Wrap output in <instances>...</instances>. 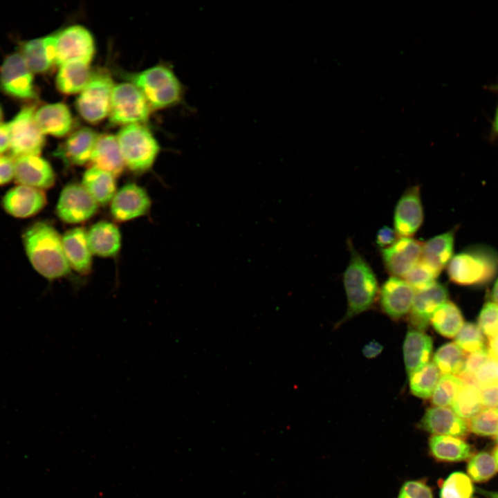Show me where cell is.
<instances>
[{
    "instance_id": "1",
    "label": "cell",
    "mask_w": 498,
    "mask_h": 498,
    "mask_svg": "<svg viewBox=\"0 0 498 498\" xmlns=\"http://www.w3.org/2000/svg\"><path fill=\"white\" fill-rule=\"evenodd\" d=\"M23 242L30 264L42 276L53 281L70 274L62 237L53 225L44 221L33 223L24 232Z\"/></svg>"
},
{
    "instance_id": "2",
    "label": "cell",
    "mask_w": 498,
    "mask_h": 498,
    "mask_svg": "<svg viewBox=\"0 0 498 498\" xmlns=\"http://www.w3.org/2000/svg\"><path fill=\"white\" fill-rule=\"evenodd\" d=\"M449 279L461 286L490 282L498 273V254L492 248L475 246L453 255L447 266Z\"/></svg>"
},
{
    "instance_id": "3",
    "label": "cell",
    "mask_w": 498,
    "mask_h": 498,
    "mask_svg": "<svg viewBox=\"0 0 498 498\" xmlns=\"http://www.w3.org/2000/svg\"><path fill=\"white\" fill-rule=\"evenodd\" d=\"M349 261L343 280L348 300L345 319H349L369 309L378 290L376 275L365 259L348 242Z\"/></svg>"
},
{
    "instance_id": "4",
    "label": "cell",
    "mask_w": 498,
    "mask_h": 498,
    "mask_svg": "<svg viewBox=\"0 0 498 498\" xmlns=\"http://www.w3.org/2000/svg\"><path fill=\"white\" fill-rule=\"evenodd\" d=\"M126 78L141 91L151 109L176 105L183 98L181 82L172 68L165 65H156L127 74Z\"/></svg>"
},
{
    "instance_id": "5",
    "label": "cell",
    "mask_w": 498,
    "mask_h": 498,
    "mask_svg": "<svg viewBox=\"0 0 498 498\" xmlns=\"http://www.w3.org/2000/svg\"><path fill=\"white\" fill-rule=\"evenodd\" d=\"M124 165L131 171L143 173L153 165L160 146L143 124L123 126L116 136Z\"/></svg>"
},
{
    "instance_id": "6",
    "label": "cell",
    "mask_w": 498,
    "mask_h": 498,
    "mask_svg": "<svg viewBox=\"0 0 498 498\" xmlns=\"http://www.w3.org/2000/svg\"><path fill=\"white\" fill-rule=\"evenodd\" d=\"M151 110L145 96L133 83L114 85L108 116L111 124L123 126L143 124Z\"/></svg>"
},
{
    "instance_id": "7",
    "label": "cell",
    "mask_w": 498,
    "mask_h": 498,
    "mask_svg": "<svg viewBox=\"0 0 498 498\" xmlns=\"http://www.w3.org/2000/svg\"><path fill=\"white\" fill-rule=\"evenodd\" d=\"M114 85L108 72L101 70L92 72L76 101L77 109L83 119L95 124L109 116Z\"/></svg>"
},
{
    "instance_id": "8",
    "label": "cell",
    "mask_w": 498,
    "mask_h": 498,
    "mask_svg": "<svg viewBox=\"0 0 498 498\" xmlns=\"http://www.w3.org/2000/svg\"><path fill=\"white\" fill-rule=\"evenodd\" d=\"M35 110L33 105H26L8 122L10 131L9 150L13 158L39 156L44 147V135L34 119Z\"/></svg>"
},
{
    "instance_id": "9",
    "label": "cell",
    "mask_w": 498,
    "mask_h": 498,
    "mask_svg": "<svg viewBox=\"0 0 498 498\" xmlns=\"http://www.w3.org/2000/svg\"><path fill=\"white\" fill-rule=\"evenodd\" d=\"M56 35L57 66L73 62L91 63L95 53V43L88 29L80 25H73Z\"/></svg>"
},
{
    "instance_id": "10",
    "label": "cell",
    "mask_w": 498,
    "mask_h": 498,
    "mask_svg": "<svg viewBox=\"0 0 498 498\" xmlns=\"http://www.w3.org/2000/svg\"><path fill=\"white\" fill-rule=\"evenodd\" d=\"M33 73L20 53L10 54L0 66V87L13 98L33 99L36 92Z\"/></svg>"
},
{
    "instance_id": "11",
    "label": "cell",
    "mask_w": 498,
    "mask_h": 498,
    "mask_svg": "<svg viewBox=\"0 0 498 498\" xmlns=\"http://www.w3.org/2000/svg\"><path fill=\"white\" fill-rule=\"evenodd\" d=\"M98 203L81 185L71 183L62 190L56 206L58 217L68 223H79L91 218Z\"/></svg>"
},
{
    "instance_id": "12",
    "label": "cell",
    "mask_w": 498,
    "mask_h": 498,
    "mask_svg": "<svg viewBox=\"0 0 498 498\" xmlns=\"http://www.w3.org/2000/svg\"><path fill=\"white\" fill-rule=\"evenodd\" d=\"M423 218L421 189L414 185L405 191L396 205L394 229L399 237H412L421 226Z\"/></svg>"
},
{
    "instance_id": "13",
    "label": "cell",
    "mask_w": 498,
    "mask_h": 498,
    "mask_svg": "<svg viewBox=\"0 0 498 498\" xmlns=\"http://www.w3.org/2000/svg\"><path fill=\"white\" fill-rule=\"evenodd\" d=\"M423 242L412 237H399L380 249L385 267L392 276L403 277L421 259Z\"/></svg>"
},
{
    "instance_id": "14",
    "label": "cell",
    "mask_w": 498,
    "mask_h": 498,
    "mask_svg": "<svg viewBox=\"0 0 498 498\" xmlns=\"http://www.w3.org/2000/svg\"><path fill=\"white\" fill-rule=\"evenodd\" d=\"M150 206L151 200L145 190L136 183H128L114 195L111 213L115 220L126 221L145 215Z\"/></svg>"
},
{
    "instance_id": "15",
    "label": "cell",
    "mask_w": 498,
    "mask_h": 498,
    "mask_svg": "<svg viewBox=\"0 0 498 498\" xmlns=\"http://www.w3.org/2000/svg\"><path fill=\"white\" fill-rule=\"evenodd\" d=\"M14 179L19 185L43 190L54 185L55 175L46 160L29 155L15 158Z\"/></svg>"
},
{
    "instance_id": "16",
    "label": "cell",
    "mask_w": 498,
    "mask_h": 498,
    "mask_svg": "<svg viewBox=\"0 0 498 498\" xmlns=\"http://www.w3.org/2000/svg\"><path fill=\"white\" fill-rule=\"evenodd\" d=\"M448 296L446 287L436 282L416 291L409 316L416 330L423 331L427 328L434 311L447 302Z\"/></svg>"
},
{
    "instance_id": "17",
    "label": "cell",
    "mask_w": 498,
    "mask_h": 498,
    "mask_svg": "<svg viewBox=\"0 0 498 498\" xmlns=\"http://www.w3.org/2000/svg\"><path fill=\"white\" fill-rule=\"evenodd\" d=\"M418 427L433 435L456 437L465 436L469 432L468 423L448 407L434 406L428 408L421 419Z\"/></svg>"
},
{
    "instance_id": "18",
    "label": "cell",
    "mask_w": 498,
    "mask_h": 498,
    "mask_svg": "<svg viewBox=\"0 0 498 498\" xmlns=\"http://www.w3.org/2000/svg\"><path fill=\"white\" fill-rule=\"evenodd\" d=\"M46 203L43 190L18 185L9 190L2 199L6 212L16 218H28L40 212Z\"/></svg>"
},
{
    "instance_id": "19",
    "label": "cell",
    "mask_w": 498,
    "mask_h": 498,
    "mask_svg": "<svg viewBox=\"0 0 498 498\" xmlns=\"http://www.w3.org/2000/svg\"><path fill=\"white\" fill-rule=\"evenodd\" d=\"M415 293V290L403 279L391 276L381 287V307L392 319H399L410 311Z\"/></svg>"
},
{
    "instance_id": "20",
    "label": "cell",
    "mask_w": 498,
    "mask_h": 498,
    "mask_svg": "<svg viewBox=\"0 0 498 498\" xmlns=\"http://www.w3.org/2000/svg\"><path fill=\"white\" fill-rule=\"evenodd\" d=\"M92 129L82 127L73 132L55 151L66 165L80 166L89 163L98 138Z\"/></svg>"
},
{
    "instance_id": "21",
    "label": "cell",
    "mask_w": 498,
    "mask_h": 498,
    "mask_svg": "<svg viewBox=\"0 0 498 498\" xmlns=\"http://www.w3.org/2000/svg\"><path fill=\"white\" fill-rule=\"evenodd\" d=\"M66 258L71 268L82 275L91 271V251L88 244L87 234L82 228H74L62 237Z\"/></svg>"
},
{
    "instance_id": "22",
    "label": "cell",
    "mask_w": 498,
    "mask_h": 498,
    "mask_svg": "<svg viewBox=\"0 0 498 498\" xmlns=\"http://www.w3.org/2000/svg\"><path fill=\"white\" fill-rule=\"evenodd\" d=\"M57 35L33 39L23 44L21 55L33 73H44L55 64Z\"/></svg>"
},
{
    "instance_id": "23",
    "label": "cell",
    "mask_w": 498,
    "mask_h": 498,
    "mask_svg": "<svg viewBox=\"0 0 498 498\" xmlns=\"http://www.w3.org/2000/svg\"><path fill=\"white\" fill-rule=\"evenodd\" d=\"M34 119L44 135L55 137L66 136L71 131L73 124L69 109L62 102L42 106L35 110Z\"/></svg>"
},
{
    "instance_id": "24",
    "label": "cell",
    "mask_w": 498,
    "mask_h": 498,
    "mask_svg": "<svg viewBox=\"0 0 498 498\" xmlns=\"http://www.w3.org/2000/svg\"><path fill=\"white\" fill-rule=\"evenodd\" d=\"M91 166L107 172L115 177L120 176L125 166L116 136H98L91 159Z\"/></svg>"
},
{
    "instance_id": "25",
    "label": "cell",
    "mask_w": 498,
    "mask_h": 498,
    "mask_svg": "<svg viewBox=\"0 0 498 498\" xmlns=\"http://www.w3.org/2000/svg\"><path fill=\"white\" fill-rule=\"evenodd\" d=\"M91 252L102 257L116 256L121 246V235L113 223L101 221L93 224L86 233Z\"/></svg>"
},
{
    "instance_id": "26",
    "label": "cell",
    "mask_w": 498,
    "mask_h": 498,
    "mask_svg": "<svg viewBox=\"0 0 498 498\" xmlns=\"http://www.w3.org/2000/svg\"><path fill=\"white\" fill-rule=\"evenodd\" d=\"M432 340L423 331L409 330L403 343V356L408 375L419 370L429 362L432 351Z\"/></svg>"
},
{
    "instance_id": "27",
    "label": "cell",
    "mask_w": 498,
    "mask_h": 498,
    "mask_svg": "<svg viewBox=\"0 0 498 498\" xmlns=\"http://www.w3.org/2000/svg\"><path fill=\"white\" fill-rule=\"evenodd\" d=\"M455 234L454 228L423 243L421 259L441 273L453 257Z\"/></svg>"
},
{
    "instance_id": "28",
    "label": "cell",
    "mask_w": 498,
    "mask_h": 498,
    "mask_svg": "<svg viewBox=\"0 0 498 498\" xmlns=\"http://www.w3.org/2000/svg\"><path fill=\"white\" fill-rule=\"evenodd\" d=\"M429 450L436 460L459 462L472 456L471 445L463 439L452 436L432 435L429 439Z\"/></svg>"
},
{
    "instance_id": "29",
    "label": "cell",
    "mask_w": 498,
    "mask_h": 498,
    "mask_svg": "<svg viewBox=\"0 0 498 498\" xmlns=\"http://www.w3.org/2000/svg\"><path fill=\"white\" fill-rule=\"evenodd\" d=\"M89 65L73 62L59 66L55 79L57 89L64 94L80 93L91 78L92 71Z\"/></svg>"
},
{
    "instance_id": "30",
    "label": "cell",
    "mask_w": 498,
    "mask_h": 498,
    "mask_svg": "<svg viewBox=\"0 0 498 498\" xmlns=\"http://www.w3.org/2000/svg\"><path fill=\"white\" fill-rule=\"evenodd\" d=\"M82 186L100 205H106L116 194V183L111 174L91 166L83 174Z\"/></svg>"
},
{
    "instance_id": "31",
    "label": "cell",
    "mask_w": 498,
    "mask_h": 498,
    "mask_svg": "<svg viewBox=\"0 0 498 498\" xmlns=\"http://www.w3.org/2000/svg\"><path fill=\"white\" fill-rule=\"evenodd\" d=\"M430 321L436 332L449 338H455L464 324L461 311L451 302L439 306Z\"/></svg>"
},
{
    "instance_id": "32",
    "label": "cell",
    "mask_w": 498,
    "mask_h": 498,
    "mask_svg": "<svg viewBox=\"0 0 498 498\" xmlns=\"http://www.w3.org/2000/svg\"><path fill=\"white\" fill-rule=\"evenodd\" d=\"M436 365L428 362L419 370L409 375L411 393L416 397L427 399L432 396L440 378Z\"/></svg>"
},
{
    "instance_id": "33",
    "label": "cell",
    "mask_w": 498,
    "mask_h": 498,
    "mask_svg": "<svg viewBox=\"0 0 498 498\" xmlns=\"http://www.w3.org/2000/svg\"><path fill=\"white\" fill-rule=\"evenodd\" d=\"M465 356L464 351L455 342H449L436 350L433 362L441 374L456 376L463 369Z\"/></svg>"
},
{
    "instance_id": "34",
    "label": "cell",
    "mask_w": 498,
    "mask_h": 498,
    "mask_svg": "<svg viewBox=\"0 0 498 498\" xmlns=\"http://www.w3.org/2000/svg\"><path fill=\"white\" fill-rule=\"evenodd\" d=\"M483 407L479 389L472 386H463L451 404L455 414L465 420L474 417Z\"/></svg>"
},
{
    "instance_id": "35",
    "label": "cell",
    "mask_w": 498,
    "mask_h": 498,
    "mask_svg": "<svg viewBox=\"0 0 498 498\" xmlns=\"http://www.w3.org/2000/svg\"><path fill=\"white\" fill-rule=\"evenodd\" d=\"M474 492L470 478L463 472H454L443 481L440 498H473Z\"/></svg>"
},
{
    "instance_id": "36",
    "label": "cell",
    "mask_w": 498,
    "mask_h": 498,
    "mask_svg": "<svg viewBox=\"0 0 498 498\" xmlns=\"http://www.w3.org/2000/svg\"><path fill=\"white\" fill-rule=\"evenodd\" d=\"M470 478L477 482L488 481L498 471L494 456L488 452H480L471 456L467 467Z\"/></svg>"
},
{
    "instance_id": "37",
    "label": "cell",
    "mask_w": 498,
    "mask_h": 498,
    "mask_svg": "<svg viewBox=\"0 0 498 498\" xmlns=\"http://www.w3.org/2000/svg\"><path fill=\"white\" fill-rule=\"evenodd\" d=\"M463 386L462 382L456 376L443 374L431 396L432 403L434 406L451 405Z\"/></svg>"
},
{
    "instance_id": "38",
    "label": "cell",
    "mask_w": 498,
    "mask_h": 498,
    "mask_svg": "<svg viewBox=\"0 0 498 498\" xmlns=\"http://www.w3.org/2000/svg\"><path fill=\"white\" fill-rule=\"evenodd\" d=\"M469 431L481 436H495L498 432V408L484 407L470 419Z\"/></svg>"
},
{
    "instance_id": "39",
    "label": "cell",
    "mask_w": 498,
    "mask_h": 498,
    "mask_svg": "<svg viewBox=\"0 0 498 498\" xmlns=\"http://www.w3.org/2000/svg\"><path fill=\"white\" fill-rule=\"evenodd\" d=\"M455 343L466 353L485 349V338L478 325L472 322L463 324L455 337Z\"/></svg>"
},
{
    "instance_id": "40",
    "label": "cell",
    "mask_w": 498,
    "mask_h": 498,
    "mask_svg": "<svg viewBox=\"0 0 498 498\" xmlns=\"http://www.w3.org/2000/svg\"><path fill=\"white\" fill-rule=\"evenodd\" d=\"M439 274V272L420 259L403 277V279L416 291L435 283Z\"/></svg>"
},
{
    "instance_id": "41",
    "label": "cell",
    "mask_w": 498,
    "mask_h": 498,
    "mask_svg": "<svg viewBox=\"0 0 498 498\" xmlns=\"http://www.w3.org/2000/svg\"><path fill=\"white\" fill-rule=\"evenodd\" d=\"M478 326L488 339L498 333V304L497 303L488 302L483 305L479 314Z\"/></svg>"
},
{
    "instance_id": "42",
    "label": "cell",
    "mask_w": 498,
    "mask_h": 498,
    "mask_svg": "<svg viewBox=\"0 0 498 498\" xmlns=\"http://www.w3.org/2000/svg\"><path fill=\"white\" fill-rule=\"evenodd\" d=\"M397 498H433V494L425 482L410 480L403 483Z\"/></svg>"
},
{
    "instance_id": "43",
    "label": "cell",
    "mask_w": 498,
    "mask_h": 498,
    "mask_svg": "<svg viewBox=\"0 0 498 498\" xmlns=\"http://www.w3.org/2000/svg\"><path fill=\"white\" fill-rule=\"evenodd\" d=\"M475 374L480 385L498 383V360L489 357Z\"/></svg>"
},
{
    "instance_id": "44",
    "label": "cell",
    "mask_w": 498,
    "mask_h": 498,
    "mask_svg": "<svg viewBox=\"0 0 498 498\" xmlns=\"http://www.w3.org/2000/svg\"><path fill=\"white\" fill-rule=\"evenodd\" d=\"M489 357L488 351L486 348L482 350L469 353V354L465 356L461 371L476 373Z\"/></svg>"
},
{
    "instance_id": "45",
    "label": "cell",
    "mask_w": 498,
    "mask_h": 498,
    "mask_svg": "<svg viewBox=\"0 0 498 498\" xmlns=\"http://www.w3.org/2000/svg\"><path fill=\"white\" fill-rule=\"evenodd\" d=\"M479 389L483 407L498 408V383L480 385Z\"/></svg>"
},
{
    "instance_id": "46",
    "label": "cell",
    "mask_w": 498,
    "mask_h": 498,
    "mask_svg": "<svg viewBox=\"0 0 498 498\" xmlns=\"http://www.w3.org/2000/svg\"><path fill=\"white\" fill-rule=\"evenodd\" d=\"M15 177V158L0 155V186L10 183Z\"/></svg>"
},
{
    "instance_id": "47",
    "label": "cell",
    "mask_w": 498,
    "mask_h": 498,
    "mask_svg": "<svg viewBox=\"0 0 498 498\" xmlns=\"http://www.w3.org/2000/svg\"><path fill=\"white\" fill-rule=\"evenodd\" d=\"M398 238L394 229L389 226H382L377 232L376 243L380 249H383L392 245Z\"/></svg>"
},
{
    "instance_id": "48",
    "label": "cell",
    "mask_w": 498,
    "mask_h": 498,
    "mask_svg": "<svg viewBox=\"0 0 498 498\" xmlns=\"http://www.w3.org/2000/svg\"><path fill=\"white\" fill-rule=\"evenodd\" d=\"M10 131L9 124L0 122V155L10 149Z\"/></svg>"
},
{
    "instance_id": "49",
    "label": "cell",
    "mask_w": 498,
    "mask_h": 498,
    "mask_svg": "<svg viewBox=\"0 0 498 498\" xmlns=\"http://www.w3.org/2000/svg\"><path fill=\"white\" fill-rule=\"evenodd\" d=\"M383 347L376 341H371L365 344L362 350V354L367 358H374L378 356L382 351Z\"/></svg>"
},
{
    "instance_id": "50",
    "label": "cell",
    "mask_w": 498,
    "mask_h": 498,
    "mask_svg": "<svg viewBox=\"0 0 498 498\" xmlns=\"http://www.w3.org/2000/svg\"><path fill=\"white\" fill-rule=\"evenodd\" d=\"M456 376L461 380L463 386H472L479 388L480 385L475 373L460 371Z\"/></svg>"
},
{
    "instance_id": "51",
    "label": "cell",
    "mask_w": 498,
    "mask_h": 498,
    "mask_svg": "<svg viewBox=\"0 0 498 498\" xmlns=\"http://www.w3.org/2000/svg\"><path fill=\"white\" fill-rule=\"evenodd\" d=\"M490 357L498 360V333L488 339V347Z\"/></svg>"
},
{
    "instance_id": "52",
    "label": "cell",
    "mask_w": 498,
    "mask_h": 498,
    "mask_svg": "<svg viewBox=\"0 0 498 498\" xmlns=\"http://www.w3.org/2000/svg\"><path fill=\"white\" fill-rule=\"evenodd\" d=\"M491 297L493 300V302L497 303L498 304V277L496 279L492 291H491Z\"/></svg>"
},
{
    "instance_id": "53",
    "label": "cell",
    "mask_w": 498,
    "mask_h": 498,
    "mask_svg": "<svg viewBox=\"0 0 498 498\" xmlns=\"http://www.w3.org/2000/svg\"><path fill=\"white\" fill-rule=\"evenodd\" d=\"M492 130L493 133L498 136V106L495 111V113L492 120Z\"/></svg>"
},
{
    "instance_id": "54",
    "label": "cell",
    "mask_w": 498,
    "mask_h": 498,
    "mask_svg": "<svg viewBox=\"0 0 498 498\" xmlns=\"http://www.w3.org/2000/svg\"><path fill=\"white\" fill-rule=\"evenodd\" d=\"M479 492L488 498H498V492H491L480 489Z\"/></svg>"
},
{
    "instance_id": "55",
    "label": "cell",
    "mask_w": 498,
    "mask_h": 498,
    "mask_svg": "<svg viewBox=\"0 0 498 498\" xmlns=\"http://www.w3.org/2000/svg\"><path fill=\"white\" fill-rule=\"evenodd\" d=\"M493 456L498 468V445L496 446L493 450Z\"/></svg>"
},
{
    "instance_id": "56",
    "label": "cell",
    "mask_w": 498,
    "mask_h": 498,
    "mask_svg": "<svg viewBox=\"0 0 498 498\" xmlns=\"http://www.w3.org/2000/svg\"><path fill=\"white\" fill-rule=\"evenodd\" d=\"M2 117H3V111H2L1 107L0 106V120H1Z\"/></svg>"
},
{
    "instance_id": "57",
    "label": "cell",
    "mask_w": 498,
    "mask_h": 498,
    "mask_svg": "<svg viewBox=\"0 0 498 498\" xmlns=\"http://www.w3.org/2000/svg\"><path fill=\"white\" fill-rule=\"evenodd\" d=\"M495 441H496V443L498 444V432H497V434L495 436Z\"/></svg>"
}]
</instances>
